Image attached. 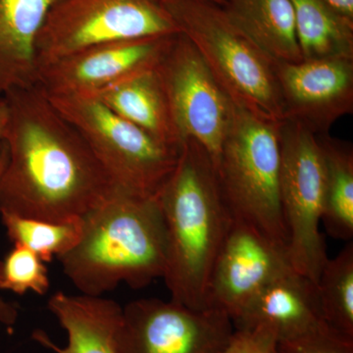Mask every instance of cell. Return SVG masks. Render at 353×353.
<instances>
[{
  "instance_id": "6da1fadb",
  "label": "cell",
  "mask_w": 353,
  "mask_h": 353,
  "mask_svg": "<svg viewBox=\"0 0 353 353\" xmlns=\"http://www.w3.org/2000/svg\"><path fill=\"white\" fill-rule=\"evenodd\" d=\"M8 106L0 214L82 219L113 189L83 134L39 85L3 95Z\"/></svg>"
},
{
  "instance_id": "7a4b0ae2",
  "label": "cell",
  "mask_w": 353,
  "mask_h": 353,
  "mask_svg": "<svg viewBox=\"0 0 353 353\" xmlns=\"http://www.w3.org/2000/svg\"><path fill=\"white\" fill-rule=\"evenodd\" d=\"M166 233L163 279L172 301L208 309L213 265L233 223L210 155L192 139L157 194Z\"/></svg>"
},
{
  "instance_id": "3957f363",
  "label": "cell",
  "mask_w": 353,
  "mask_h": 353,
  "mask_svg": "<svg viewBox=\"0 0 353 353\" xmlns=\"http://www.w3.org/2000/svg\"><path fill=\"white\" fill-rule=\"evenodd\" d=\"M166 250L157 196L113 188L83 216L80 240L58 259L82 294L102 296L123 283L141 289L163 278Z\"/></svg>"
},
{
  "instance_id": "277c9868",
  "label": "cell",
  "mask_w": 353,
  "mask_h": 353,
  "mask_svg": "<svg viewBox=\"0 0 353 353\" xmlns=\"http://www.w3.org/2000/svg\"><path fill=\"white\" fill-rule=\"evenodd\" d=\"M161 3L234 105L270 122L285 121L277 60L239 30L221 6L205 0Z\"/></svg>"
},
{
  "instance_id": "5b68a950",
  "label": "cell",
  "mask_w": 353,
  "mask_h": 353,
  "mask_svg": "<svg viewBox=\"0 0 353 353\" xmlns=\"http://www.w3.org/2000/svg\"><path fill=\"white\" fill-rule=\"evenodd\" d=\"M279 128L280 123L261 119L234 105L215 168L234 219L287 248L281 205Z\"/></svg>"
},
{
  "instance_id": "8992f818",
  "label": "cell",
  "mask_w": 353,
  "mask_h": 353,
  "mask_svg": "<svg viewBox=\"0 0 353 353\" xmlns=\"http://www.w3.org/2000/svg\"><path fill=\"white\" fill-rule=\"evenodd\" d=\"M46 95L83 134L113 188L139 196H157L175 168L181 148L160 143L97 97Z\"/></svg>"
},
{
  "instance_id": "52a82bcc",
  "label": "cell",
  "mask_w": 353,
  "mask_h": 353,
  "mask_svg": "<svg viewBox=\"0 0 353 353\" xmlns=\"http://www.w3.org/2000/svg\"><path fill=\"white\" fill-rule=\"evenodd\" d=\"M280 194L287 252L294 270L317 283L329 257L320 232L325 174L317 134L292 121L279 128Z\"/></svg>"
},
{
  "instance_id": "ba28073f",
  "label": "cell",
  "mask_w": 353,
  "mask_h": 353,
  "mask_svg": "<svg viewBox=\"0 0 353 353\" xmlns=\"http://www.w3.org/2000/svg\"><path fill=\"white\" fill-rule=\"evenodd\" d=\"M176 34L159 0H57L39 34V69L95 44Z\"/></svg>"
},
{
  "instance_id": "9c48e42d",
  "label": "cell",
  "mask_w": 353,
  "mask_h": 353,
  "mask_svg": "<svg viewBox=\"0 0 353 353\" xmlns=\"http://www.w3.org/2000/svg\"><path fill=\"white\" fill-rule=\"evenodd\" d=\"M183 141L192 139L216 165L233 118L234 104L199 51L178 34L157 66Z\"/></svg>"
},
{
  "instance_id": "30bf717a",
  "label": "cell",
  "mask_w": 353,
  "mask_h": 353,
  "mask_svg": "<svg viewBox=\"0 0 353 353\" xmlns=\"http://www.w3.org/2000/svg\"><path fill=\"white\" fill-rule=\"evenodd\" d=\"M230 316L217 308L194 309L158 299L122 307L119 353H223L233 338Z\"/></svg>"
},
{
  "instance_id": "8fae6325",
  "label": "cell",
  "mask_w": 353,
  "mask_h": 353,
  "mask_svg": "<svg viewBox=\"0 0 353 353\" xmlns=\"http://www.w3.org/2000/svg\"><path fill=\"white\" fill-rule=\"evenodd\" d=\"M175 36L88 46L39 67L38 85L48 95L94 97L132 74L157 66Z\"/></svg>"
},
{
  "instance_id": "7c38bea8",
  "label": "cell",
  "mask_w": 353,
  "mask_h": 353,
  "mask_svg": "<svg viewBox=\"0 0 353 353\" xmlns=\"http://www.w3.org/2000/svg\"><path fill=\"white\" fill-rule=\"evenodd\" d=\"M292 269L287 248L234 219L211 272L209 306L233 321L264 288Z\"/></svg>"
},
{
  "instance_id": "4fadbf2b",
  "label": "cell",
  "mask_w": 353,
  "mask_h": 353,
  "mask_svg": "<svg viewBox=\"0 0 353 353\" xmlns=\"http://www.w3.org/2000/svg\"><path fill=\"white\" fill-rule=\"evenodd\" d=\"M277 78L285 120L313 134H326L336 121L353 112L350 58L278 61Z\"/></svg>"
},
{
  "instance_id": "5bb4252c",
  "label": "cell",
  "mask_w": 353,
  "mask_h": 353,
  "mask_svg": "<svg viewBox=\"0 0 353 353\" xmlns=\"http://www.w3.org/2000/svg\"><path fill=\"white\" fill-rule=\"evenodd\" d=\"M233 324L234 329L269 327L279 341L331 328L323 318L316 283L294 269L264 288Z\"/></svg>"
},
{
  "instance_id": "9a60e30c",
  "label": "cell",
  "mask_w": 353,
  "mask_h": 353,
  "mask_svg": "<svg viewBox=\"0 0 353 353\" xmlns=\"http://www.w3.org/2000/svg\"><path fill=\"white\" fill-rule=\"evenodd\" d=\"M48 307L67 333V345L59 347L41 330L32 339L54 353H119L117 336L122 306L102 296H71L55 292Z\"/></svg>"
},
{
  "instance_id": "2e32d148",
  "label": "cell",
  "mask_w": 353,
  "mask_h": 353,
  "mask_svg": "<svg viewBox=\"0 0 353 353\" xmlns=\"http://www.w3.org/2000/svg\"><path fill=\"white\" fill-rule=\"evenodd\" d=\"M57 1L0 0V97L38 85V39Z\"/></svg>"
},
{
  "instance_id": "e0dca14e",
  "label": "cell",
  "mask_w": 353,
  "mask_h": 353,
  "mask_svg": "<svg viewBox=\"0 0 353 353\" xmlns=\"http://www.w3.org/2000/svg\"><path fill=\"white\" fill-rule=\"evenodd\" d=\"M157 66L132 74L94 97L160 143L180 150L183 141Z\"/></svg>"
},
{
  "instance_id": "ac0fdd59",
  "label": "cell",
  "mask_w": 353,
  "mask_h": 353,
  "mask_svg": "<svg viewBox=\"0 0 353 353\" xmlns=\"http://www.w3.org/2000/svg\"><path fill=\"white\" fill-rule=\"evenodd\" d=\"M229 20L277 61H303L289 0H223Z\"/></svg>"
},
{
  "instance_id": "d6986e66",
  "label": "cell",
  "mask_w": 353,
  "mask_h": 353,
  "mask_svg": "<svg viewBox=\"0 0 353 353\" xmlns=\"http://www.w3.org/2000/svg\"><path fill=\"white\" fill-rule=\"evenodd\" d=\"M324 163L322 224L332 238L353 236V150L347 143L326 134L318 137Z\"/></svg>"
},
{
  "instance_id": "ffe728a7",
  "label": "cell",
  "mask_w": 353,
  "mask_h": 353,
  "mask_svg": "<svg viewBox=\"0 0 353 353\" xmlns=\"http://www.w3.org/2000/svg\"><path fill=\"white\" fill-rule=\"evenodd\" d=\"M296 19L303 60L353 59V22L339 15L325 0H289Z\"/></svg>"
},
{
  "instance_id": "44dd1931",
  "label": "cell",
  "mask_w": 353,
  "mask_h": 353,
  "mask_svg": "<svg viewBox=\"0 0 353 353\" xmlns=\"http://www.w3.org/2000/svg\"><path fill=\"white\" fill-rule=\"evenodd\" d=\"M318 299L329 327L353 338V243L348 241L320 272Z\"/></svg>"
},
{
  "instance_id": "7402d4cb",
  "label": "cell",
  "mask_w": 353,
  "mask_h": 353,
  "mask_svg": "<svg viewBox=\"0 0 353 353\" xmlns=\"http://www.w3.org/2000/svg\"><path fill=\"white\" fill-rule=\"evenodd\" d=\"M7 236L13 243L24 245L46 262L52 261L74 248L82 233V219L57 223L0 214Z\"/></svg>"
},
{
  "instance_id": "603a6c76",
  "label": "cell",
  "mask_w": 353,
  "mask_h": 353,
  "mask_svg": "<svg viewBox=\"0 0 353 353\" xmlns=\"http://www.w3.org/2000/svg\"><path fill=\"white\" fill-rule=\"evenodd\" d=\"M50 288L48 271L43 260L26 246L14 243L12 250L0 260V290L21 296L28 292L43 296Z\"/></svg>"
},
{
  "instance_id": "cb8c5ba5",
  "label": "cell",
  "mask_w": 353,
  "mask_h": 353,
  "mask_svg": "<svg viewBox=\"0 0 353 353\" xmlns=\"http://www.w3.org/2000/svg\"><path fill=\"white\" fill-rule=\"evenodd\" d=\"M278 353H353V338L327 328L278 341Z\"/></svg>"
},
{
  "instance_id": "d4e9b609",
  "label": "cell",
  "mask_w": 353,
  "mask_h": 353,
  "mask_svg": "<svg viewBox=\"0 0 353 353\" xmlns=\"http://www.w3.org/2000/svg\"><path fill=\"white\" fill-rule=\"evenodd\" d=\"M278 341L274 330L267 326L236 329L223 353H278Z\"/></svg>"
},
{
  "instance_id": "484cf974",
  "label": "cell",
  "mask_w": 353,
  "mask_h": 353,
  "mask_svg": "<svg viewBox=\"0 0 353 353\" xmlns=\"http://www.w3.org/2000/svg\"><path fill=\"white\" fill-rule=\"evenodd\" d=\"M6 162V150L3 143L0 146V174L3 170ZM18 319V309L15 304L4 301L0 296V323L7 328H11Z\"/></svg>"
},
{
  "instance_id": "4316f807",
  "label": "cell",
  "mask_w": 353,
  "mask_h": 353,
  "mask_svg": "<svg viewBox=\"0 0 353 353\" xmlns=\"http://www.w3.org/2000/svg\"><path fill=\"white\" fill-rule=\"evenodd\" d=\"M341 17L353 22V0H325Z\"/></svg>"
},
{
  "instance_id": "83f0119b",
  "label": "cell",
  "mask_w": 353,
  "mask_h": 353,
  "mask_svg": "<svg viewBox=\"0 0 353 353\" xmlns=\"http://www.w3.org/2000/svg\"><path fill=\"white\" fill-rule=\"evenodd\" d=\"M7 119H8V106L6 97H0V146L3 143L6 134Z\"/></svg>"
},
{
  "instance_id": "f1b7e54d",
  "label": "cell",
  "mask_w": 353,
  "mask_h": 353,
  "mask_svg": "<svg viewBox=\"0 0 353 353\" xmlns=\"http://www.w3.org/2000/svg\"><path fill=\"white\" fill-rule=\"evenodd\" d=\"M160 2L168 1V0H159ZM205 1L212 2V3L217 4V6H222L223 0H205Z\"/></svg>"
}]
</instances>
